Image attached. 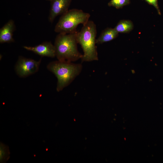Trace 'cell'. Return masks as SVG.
I'll list each match as a JSON object with an SVG mask.
<instances>
[{
  "mask_svg": "<svg viewBox=\"0 0 163 163\" xmlns=\"http://www.w3.org/2000/svg\"><path fill=\"white\" fill-rule=\"evenodd\" d=\"M148 3L153 6L157 10L158 13L160 14V12L158 5V0H145Z\"/></svg>",
  "mask_w": 163,
  "mask_h": 163,
  "instance_id": "cell-13",
  "label": "cell"
},
{
  "mask_svg": "<svg viewBox=\"0 0 163 163\" xmlns=\"http://www.w3.org/2000/svg\"><path fill=\"white\" fill-rule=\"evenodd\" d=\"M15 30L14 21L12 19L9 20L0 29V43H11L14 40L13 33Z\"/></svg>",
  "mask_w": 163,
  "mask_h": 163,
  "instance_id": "cell-8",
  "label": "cell"
},
{
  "mask_svg": "<svg viewBox=\"0 0 163 163\" xmlns=\"http://www.w3.org/2000/svg\"><path fill=\"white\" fill-rule=\"evenodd\" d=\"M41 59L38 61L19 56L16 63L14 69L20 77L25 78L35 74L39 70Z\"/></svg>",
  "mask_w": 163,
  "mask_h": 163,
  "instance_id": "cell-5",
  "label": "cell"
},
{
  "mask_svg": "<svg viewBox=\"0 0 163 163\" xmlns=\"http://www.w3.org/2000/svg\"><path fill=\"white\" fill-rule=\"evenodd\" d=\"M118 33L114 28H107L103 30L96 39V44H101L110 41L115 38Z\"/></svg>",
  "mask_w": 163,
  "mask_h": 163,
  "instance_id": "cell-9",
  "label": "cell"
},
{
  "mask_svg": "<svg viewBox=\"0 0 163 163\" xmlns=\"http://www.w3.org/2000/svg\"><path fill=\"white\" fill-rule=\"evenodd\" d=\"M71 0H50L51 6L48 16L49 21L52 23L56 17L62 15L68 10Z\"/></svg>",
  "mask_w": 163,
  "mask_h": 163,
  "instance_id": "cell-6",
  "label": "cell"
},
{
  "mask_svg": "<svg viewBox=\"0 0 163 163\" xmlns=\"http://www.w3.org/2000/svg\"><path fill=\"white\" fill-rule=\"evenodd\" d=\"M133 27L132 22L128 20L120 21L114 28L118 33H125L131 30Z\"/></svg>",
  "mask_w": 163,
  "mask_h": 163,
  "instance_id": "cell-10",
  "label": "cell"
},
{
  "mask_svg": "<svg viewBox=\"0 0 163 163\" xmlns=\"http://www.w3.org/2000/svg\"><path fill=\"white\" fill-rule=\"evenodd\" d=\"M25 50L32 52L42 56L54 58L56 57L55 47L51 42H44L34 46H24Z\"/></svg>",
  "mask_w": 163,
  "mask_h": 163,
  "instance_id": "cell-7",
  "label": "cell"
},
{
  "mask_svg": "<svg viewBox=\"0 0 163 163\" xmlns=\"http://www.w3.org/2000/svg\"><path fill=\"white\" fill-rule=\"evenodd\" d=\"M49 0V1H50V0Z\"/></svg>",
  "mask_w": 163,
  "mask_h": 163,
  "instance_id": "cell-14",
  "label": "cell"
},
{
  "mask_svg": "<svg viewBox=\"0 0 163 163\" xmlns=\"http://www.w3.org/2000/svg\"><path fill=\"white\" fill-rule=\"evenodd\" d=\"M129 0H111L108 5L117 8H119L129 4Z\"/></svg>",
  "mask_w": 163,
  "mask_h": 163,
  "instance_id": "cell-12",
  "label": "cell"
},
{
  "mask_svg": "<svg viewBox=\"0 0 163 163\" xmlns=\"http://www.w3.org/2000/svg\"><path fill=\"white\" fill-rule=\"evenodd\" d=\"M47 68L56 77V89L59 92L69 85L80 74L82 66L81 64L58 60L50 62Z\"/></svg>",
  "mask_w": 163,
  "mask_h": 163,
  "instance_id": "cell-1",
  "label": "cell"
},
{
  "mask_svg": "<svg viewBox=\"0 0 163 163\" xmlns=\"http://www.w3.org/2000/svg\"><path fill=\"white\" fill-rule=\"evenodd\" d=\"M90 14L81 10L73 9L69 10L61 15L54 28L59 33L69 34L75 32L78 26L84 25L88 21Z\"/></svg>",
  "mask_w": 163,
  "mask_h": 163,
  "instance_id": "cell-4",
  "label": "cell"
},
{
  "mask_svg": "<svg viewBox=\"0 0 163 163\" xmlns=\"http://www.w3.org/2000/svg\"><path fill=\"white\" fill-rule=\"evenodd\" d=\"M96 26L92 21H88L80 31L77 33V40L83 50V54L81 59L82 62L98 60L96 37Z\"/></svg>",
  "mask_w": 163,
  "mask_h": 163,
  "instance_id": "cell-2",
  "label": "cell"
},
{
  "mask_svg": "<svg viewBox=\"0 0 163 163\" xmlns=\"http://www.w3.org/2000/svg\"><path fill=\"white\" fill-rule=\"evenodd\" d=\"M8 148L6 145L0 143V162L3 163L8 160L9 156Z\"/></svg>",
  "mask_w": 163,
  "mask_h": 163,
  "instance_id": "cell-11",
  "label": "cell"
},
{
  "mask_svg": "<svg viewBox=\"0 0 163 163\" xmlns=\"http://www.w3.org/2000/svg\"><path fill=\"white\" fill-rule=\"evenodd\" d=\"M77 32L59 33L56 36L54 45L58 60L72 62L81 59L82 54L78 49Z\"/></svg>",
  "mask_w": 163,
  "mask_h": 163,
  "instance_id": "cell-3",
  "label": "cell"
}]
</instances>
